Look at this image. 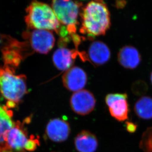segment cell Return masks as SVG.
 Segmentation results:
<instances>
[{
	"label": "cell",
	"mask_w": 152,
	"mask_h": 152,
	"mask_svg": "<svg viewBox=\"0 0 152 152\" xmlns=\"http://www.w3.org/2000/svg\"><path fill=\"white\" fill-rule=\"evenodd\" d=\"M87 81V76L83 69L78 66L66 70L63 76V84L66 89L72 92L82 90Z\"/></svg>",
	"instance_id": "obj_9"
},
{
	"label": "cell",
	"mask_w": 152,
	"mask_h": 152,
	"mask_svg": "<svg viewBox=\"0 0 152 152\" xmlns=\"http://www.w3.org/2000/svg\"><path fill=\"white\" fill-rule=\"evenodd\" d=\"M128 98L126 93L109 94L105 97V102L110 115L119 122L125 121L129 117Z\"/></svg>",
	"instance_id": "obj_6"
},
{
	"label": "cell",
	"mask_w": 152,
	"mask_h": 152,
	"mask_svg": "<svg viewBox=\"0 0 152 152\" xmlns=\"http://www.w3.org/2000/svg\"><path fill=\"white\" fill-rule=\"evenodd\" d=\"M27 92L26 76L15 75L9 66H0V94L7 100V106L15 107Z\"/></svg>",
	"instance_id": "obj_3"
},
{
	"label": "cell",
	"mask_w": 152,
	"mask_h": 152,
	"mask_svg": "<svg viewBox=\"0 0 152 152\" xmlns=\"http://www.w3.org/2000/svg\"><path fill=\"white\" fill-rule=\"evenodd\" d=\"M126 130L129 132L133 133L136 131L137 126L132 122H126Z\"/></svg>",
	"instance_id": "obj_20"
},
{
	"label": "cell",
	"mask_w": 152,
	"mask_h": 152,
	"mask_svg": "<svg viewBox=\"0 0 152 152\" xmlns=\"http://www.w3.org/2000/svg\"><path fill=\"white\" fill-rule=\"evenodd\" d=\"M23 37L27 39L34 51L46 54L53 48L54 45V34L50 31L33 30L23 34Z\"/></svg>",
	"instance_id": "obj_5"
},
{
	"label": "cell",
	"mask_w": 152,
	"mask_h": 152,
	"mask_svg": "<svg viewBox=\"0 0 152 152\" xmlns=\"http://www.w3.org/2000/svg\"><path fill=\"white\" fill-rule=\"evenodd\" d=\"M81 33L89 39L104 36L110 27V13L103 1H92L82 9Z\"/></svg>",
	"instance_id": "obj_1"
},
{
	"label": "cell",
	"mask_w": 152,
	"mask_h": 152,
	"mask_svg": "<svg viewBox=\"0 0 152 152\" xmlns=\"http://www.w3.org/2000/svg\"><path fill=\"white\" fill-rule=\"evenodd\" d=\"M25 22L31 30L55 31L59 34L63 27L52 8L37 1L32 2L26 9Z\"/></svg>",
	"instance_id": "obj_2"
},
{
	"label": "cell",
	"mask_w": 152,
	"mask_h": 152,
	"mask_svg": "<svg viewBox=\"0 0 152 152\" xmlns=\"http://www.w3.org/2000/svg\"><path fill=\"white\" fill-rule=\"evenodd\" d=\"M82 4L72 1H53L52 8L62 26L66 28L69 34H76L79 10Z\"/></svg>",
	"instance_id": "obj_4"
},
{
	"label": "cell",
	"mask_w": 152,
	"mask_h": 152,
	"mask_svg": "<svg viewBox=\"0 0 152 152\" xmlns=\"http://www.w3.org/2000/svg\"><path fill=\"white\" fill-rule=\"evenodd\" d=\"M75 144L79 152H95L98 149V139L92 132L82 131L75 138Z\"/></svg>",
	"instance_id": "obj_15"
},
{
	"label": "cell",
	"mask_w": 152,
	"mask_h": 152,
	"mask_svg": "<svg viewBox=\"0 0 152 152\" xmlns=\"http://www.w3.org/2000/svg\"><path fill=\"white\" fill-rule=\"evenodd\" d=\"M39 145V141L37 139L34 138H31L30 139L28 140L24 149L27 151L32 152L34 151Z\"/></svg>",
	"instance_id": "obj_19"
},
{
	"label": "cell",
	"mask_w": 152,
	"mask_h": 152,
	"mask_svg": "<svg viewBox=\"0 0 152 152\" xmlns=\"http://www.w3.org/2000/svg\"><path fill=\"white\" fill-rule=\"evenodd\" d=\"M132 92L136 95H142L146 93L148 90V86L142 81H137L132 85Z\"/></svg>",
	"instance_id": "obj_18"
},
{
	"label": "cell",
	"mask_w": 152,
	"mask_h": 152,
	"mask_svg": "<svg viewBox=\"0 0 152 152\" xmlns=\"http://www.w3.org/2000/svg\"><path fill=\"white\" fill-rule=\"evenodd\" d=\"M70 132L69 123L60 118H55L49 121L45 129L48 137L55 142H63L66 140Z\"/></svg>",
	"instance_id": "obj_10"
},
{
	"label": "cell",
	"mask_w": 152,
	"mask_h": 152,
	"mask_svg": "<svg viewBox=\"0 0 152 152\" xmlns=\"http://www.w3.org/2000/svg\"><path fill=\"white\" fill-rule=\"evenodd\" d=\"M28 139L26 131L23 129L20 122L14 123L7 137V148L12 150L20 151L25 148Z\"/></svg>",
	"instance_id": "obj_13"
},
{
	"label": "cell",
	"mask_w": 152,
	"mask_h": 152,
	"mask_svg": "<svg viewBox=\"0 0 152 152\" xmlns=\"http://www.w3.org/2000/svg\"><path fill=\"white\" fill-rule=\"evenodd\" d=\"M150 80H151V83L152 84V72L151 74V76H150Z\"/></svg>",
	"instance_id": "obj_23"
},
{
	"label": "cell",
	"mask_w": 152,
	"mask_h": 152,
	"mask_svg": "<svg viewBox=\"0 0 152 152\" xmlns=\"http://www.w3.org/2000/svg\"><path fill=\"white\" fill-rule=\"evenodd\" d=\"M139 147L144 152H152V127L148 128L144 132Z\"/></svg>",
	"instance_id": "obj_17"
},
{
	"label": "cell",
	"mask_w": 152,
	"mask_h": 152,
	"mask_svg": "<svg viewBox=\"0 0 152 152\" xmlns=\"http://www.w3.org/2000/svg\"><path fill=\"white\" fill-rule=\"evenodd\" d=\"M118 61L124 68L133 69L140 64L141 57L136 48L131 45H125L118 52Z\"/></svg>",
	"instance_id": "obj_12"
},
{
	"label": "cell",
	"mask_w": 152,
	"mask_h": 152,
	"mask_svg": "<svg viewBox=\"0 0 152 152\" xmlns=\"http://www.w3.org/2000/svg\"><path fill=\"white\" fill-rule=\"evenodd\" d=\"M12 152V150L9 149H7L5 150L4 151H3V152Z\"/></svg>",
	"instance_id": "obj_22"
},
{
	"label": "cell",
	"mask_w": 152,
	"mask_h": 152,
	"mask_svg": "<svg viewBox=\"0 0 152 152\" xmlns=\"http://www.w3.org/2000/svg\"><path fill=\"white\" fill-rule=\"evenodd\" d=\"M134 112L139 118L144 120L152 119V98L143 96L138 99L134 106Z\"/></svg>",
	"instance_id": "obj_16"
},
{
	"label": "cell",
	"mask_w": 152,
	"mask_h": 152,
	"mask_svg": "<svg viewBox=\"0 0 152 152\" xmlns=\"http://www.w3.org/2000/svg\"><path fill=\"white\" fill-rule=\"evenodd\" d=\"M12 112L7 106L0 105V152L7 149V137L14 123L12 119Z\"/></svg>",
	"instance_id": "obj_14"
},
{
	"label": "cell",
	"mask_w": 152,
	"mask_h": 152,
	"mask_svg": "<svg viewBox=\"0 0 152 152\" xmlns=\"http://www.w3.org/2000/svg\"><path fill=\"white\" fill-rule=\"evenodd\" d=\"M9 37H10L9 36L1 35L0 36V45L1 44L5 45L8 39H9Z\"/></svg>",
	"instance_id": "obj_21"
},
{
	"label": "cell",
	"mask_w": 152,
	"mask_h": 152,
	"mask_svg": "<svg viewBox=\"0 0 152 152\" xmlns=\"http://www.w3.org/2000/svg\"><path fill=\"white\" fill-rule=\"evenodd\" d=\"M78 55L83 61L88 60L87 55H86L84 52L80 53L77 50H70L66 48L60 47L53 54V63L59 70L66 71L71 68L70 67Z\"/></svg>",
	"instance_id": "obj_8"
},
{
	"label": "cell",
	"mask_w": 152,
	"mask_h": 152,
	"mask_svg": "<svg viewBox=\"0 0 152 152\" xmlns=\"http://www.w3.org/2000/svg\"><path fill=\"white\" fill-rule=\"evenodd\" d=\"M87 56L91 62L99 66L109 61L111 58L110 50L104 42L95 41L91 44Z\"/></svg>",
	"instance_id": "obj_11"
},
{
	"label": "cell",
	"mask_w": 152,
	"mask_h": 152,
	"mask_svg": "<svg viewBox=\"0 0 152 152\" xmlns=\"http://www.w3.org/2000/svg\"><path fill=\"white\" fill-rule=\"evenodd\" d=\"M72 110L78 115H88L94 110L96 101L93 94L89 91L82 90L75 92L70 98Z\"/></svg>",
	"instance_id": "obj_7"
}]
</instances>
